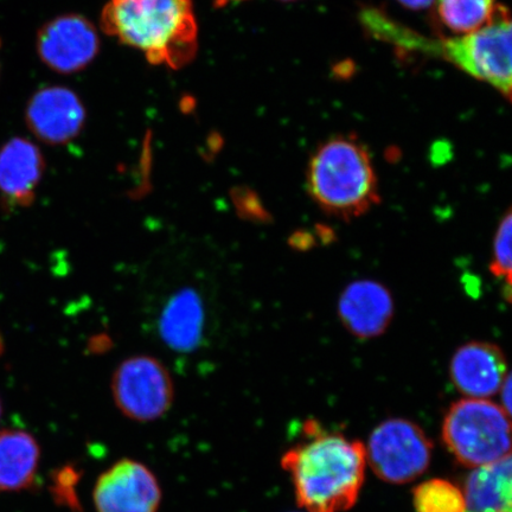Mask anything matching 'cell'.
Returning <instances> with one entry per match:
<instances>
[{"instance_id": "6da1fadb", "label": "cell", "mask_w": 512, "mask_h": 512, "mask_svg": "<svg viewBox=\"0 0 512 512\" xmlns=\"http://www.w3.org/2000/svg\"><path fill=\"white\" fill-rule=\"evenodd\" d=\"M306 439L288 450L281 466L290 473L300 508L306 512H344L357 502L366 478V446L322 430L315 420L304 426Z\"/></svg>"}, {"instance_id": "7a4b0ae2", "label": "cell", "mask_w": 512, "mask_h": 512, "mask_svg": "<svg viewBox=\"0 0 512 512\" xmlns=\"http://www.w3.org/2000/svg\"><path fill=\"white\" fill-rule=\"evenodd\" d=\"M102 29L152 64L178 69L196 56L198 27L191 0H110Z\"/></svg>"}, {"instance_id": "3957f363", "label": "cell", "mask_w": 512, "mask_h": 512, "mask_svg": "<svg viewBox=\"0 0 512 512\" xmlns=\"http://www.w3.org/2000/svg\"><path fill=\"white\" fill-rule=\"evenodd\" d=\"M306 189L324 213L351 221L381 201L373 160L363 144L335 137L320 145L306 170Z\"/></svg>"}, {"instance_id": "277c9868", "label": "cell", "mask_w": 512, "mask_h": 512, "mask_svg": "<svg viewBox=\"0 0 512 512\" xmlns=\"http://www.w3.org/2000/svg\"><path fill=\"white\" fill-rule=\"evenodd\" d=\"M407 48L437 51L472 78L489 83L510 98L511 19L502 5H498L491 21L476 31L438 43L409 36Z\"/></svg>"}, {"instance_id": "5b68a950", "label": "cell", "mask_w": 512, "mask_h": 512, "mask_svg": "<svg viewBox=\"0 0 512 512\" xmlns=\"http://www.w3.org/2000/svg\"><path fill=\"white\" fill-rule=\"evenodd\" d=\"M510 415L486 399L454 402L445 415L443 440L460 465L476 469L510 456Z\"/></svg>"}, {"instance_id": "8992f818", "label": "cell", "mask_w": 512, "mask_h": 512, "mask_svg": "<svg viewBox=\"0 0 512 512\" xmlns=\"http://www.w3.org/2000/svg\"><path fill=\"white\" fill-rule=\"evenodd\" d=\"M432 441L421 427L406 419H389L377 426L366 448L371 470L383 482L402 485L427 471Z\"/></svg>"}, {"instance_id": "52a82bcc", "label": "cell", "mask_w": 512, "mask_h": 512, "mask_svg": "<svg viewBox=\"0 0 512 512\" xmlns=\"http://www.w3.org/2000/svg\"><path fill=\"white\" fill-rule=\"evenodd\" d=\"M111 389L115 406L137 422L162 418L175 400V384L168 368L146 355L121 362L114 371Z\"/></svg>"}, {"instance_id": "ba28073f", "label": "cell", "mask_w": 512, "mask_h": 512, "mask_svg": "<svg viewBox=\"0 0 512 512\" xmlns=\"http://www.w3.org/2000/svg\"><path fill=\"white\" fill-rule=\"evenodd\" d=\"M93 501L98 512H157L162 489L149 467L121 459L96 480Z\"/></svg>"}, {"instance_id": "9c48e42d", "label": "cell", "mask_w": 512, "mask_h": 512, "mask_svg": "<svg viewBox=\"0 0 512 512\" xmlns=\"http://www.w3.org/2000/svg\"><path fill=\"white\" fill-rule=\"evenodd\" d=\"M99 48L93 25L79 15L57 17L38 32V55L57 73L80 72L95 59Z\"/></svg>"}, {"instance_id": "30bf717a", "label": "cell", "mask_w": 512, "mask_h": 512, "mask_svg": "<svg viewBox=\"0 0 512 512\" xmlns=\"http://www.w3.org/2000/svg\"><path fill=\"white\" fill-rule=\"evenodd\" d=\"M27 124L42 142L67 144L79 136L86 121V110L78 95L66 87L42 88L29 101Z\"/></svg>"}, {"instance_id": "8fae6325", "label": "cell", "mask_w": 512, "mask_h": 512, "mask_svg": "<svg viewBox=\"0 0 512 512\" xmlns=\"http://www.w3.org/2000/svg\"><path fill=\"white\" fill-rule=\"evenodd\" d=\"M337 311L345 329L361 339L380 337L394 318L392 292L379 281L363 279L344 288Z\"/></svg>"}, {"instance_id": "7c38bea8", "label": "cell", "mask_w": 512, "mask_h": 512, "mask_svg": "<svg viewBox=\"0 0 512 512\" xmlns=\"http://www.w3.org/2000/svg\"><path fill=\"white\" fill-rule=\"evenodd\" d=\"M509 375L507 357L496 344L470 342L458 348L450 363L451 380L471 399L496 395Z\"/></svg>"}, {"instance_id": "4fadbf2b", "label": "cell", "mask_w": 512, "mask_h": 512, "mask_svg": "<svg viewBox=\"0 0 512 512\" xmlns=\"http://www.w3.org/2000/svg\"><path fill=\"white\" fill-rule=\"evenodd\" d=\"M46 163L40 149L15 138L0 150V194L12 207H29L35 200Z\"/></svg>"}, {"instance_id": "5bb4252c", "label": "cell", "mask_w": 512, "mask_h": 512, "mask_svg": "<svg viewBox=\"0 0 512 512\" xmlns=\"http://www.w3.org/2000/svg\"><path fill=\"white\" fill-rule=\"evenodd\" d=\"M206 311L194 288H183L164 306L159 331L163 342L177 352L195 351L203 339Z\"/></svg>"}, {"instance_id": "9a60e30c", "label": "cell", "mask_w": 512, "mask_h": 512, "mask_svg": "<svg viewBox=\"0 0 512 512\" xmlns=\"http://www.w3.org/2000/svg\"><path fill=\"white\" fill-rule=\"evenodd\" d=\"M511 454L479 466L465 483V512H511Z\"/></svg>"}, {"instance_id": "2e32d148", "label": "cell", "mask_w": 512, "mask_h": 512, "mask_svg": "<svg viewBox=\"0 0 512 512\" xmlns=\"http://www.w3.org/2000/svg\"><path fill=\"white\" fill-rule=\"evenodd\" d=\"M40 457V446L31 434L0 432V490L28 489L35 482Z\"/></svg>"}, {"instance_id": "e0dca14e", "label": "cell", "mask_w": 512, "mask_h": 512, "mask_svg": "<svg viewBox=\"0 0 512 512\" xmlns=\"http://www.w3.org/2000/svg\"><path fill=\"white\" fill-rule=\"evenodd\" d=\"M497 8L496 0H438L440 21L458 35L484 27Z\"/></svg>"}, {"instance_id": "ac0fdd59", "label": "cell", "mask_w": 512, "mask_h": 512, "mask_svg": "<svg viewBox=\"0 0 512 512\" xmlns=\"http://www.w3.org/2000/svg\"><path fill=\"white\" fill-rule=\"evenodd\" d=\"M415 512H465L463 491L446 479H431L413 490Z\"/></svg>"}, {"instance_id": "d6986e66", "label": "cell", "mask_w": 512, "mask_h": 512, "mask_svg": "<svg viewBox=\"0 0 512 512\" xmlns=\"http://www.w3.org/2000/svg\"><path fill=\"white\" fill-rule=\"evenodd\" d=\"M511 210L499 222L492 248L490 271L495 278L501 279L511 285Z\"/></svg>"}, {"instance_id": "ffe728a7", "label": "cell", "mask_w": 512, "mask_h": 512, "mask_svg": "<svg viewBox=\"0 0 512 512\" xmlns=\"http://www.w3.org/2000/svg\"><path fill=\"white\" fill-rule=\"evenodd\" d=\"M80 476V472L73 465L64 466L56 471L50 490L57 504L64 505L72 511H80L78 492H76Z\"/></svg>"}, {"instance_id": "44dd1931", "label": "cell", "mask_w": 512, "mask_h": 512, "mask_svg": "<svg viewBox=\"0 0 512 512\" xmlns=\"http://www.w3.org/2000/svg\"><path fill=\"white\" fill-rule=\"evenodd\" d=\"M499 392L502 394L503 409L509 415L511 413V376L510 374L505 379Z\"/></svg>"}, {"instance_id": "7402d4cb", "label": "cell", "mask_w": 512, "mask_h": 512, "mask_svg": "<svg viewBox=\"0 0 512 512\" xmlns=\"http://www.w3.org/2000/svg\"><path fill=\"white\" fill-rule=\"evenodd\" d=\"M399 2L409 9L422 10L428 8L434 0H399Z\"/></svg>"}, {"instance_id": "603a6c76", "label": "cell", "mask_w": 512, "mask_h": 512, "mask_svg": "<svg viewBox=\"0 0 512 512\" xmlns=\"http://www.w3.org/2000/svg\"><path fill=\"white\" fill-rule=\"evenodd\" d=\"M0 352H2V341H0Z\"/></svg>"}, {"instance_id": "cb8c5ba5", "label": "cell", "mask_w": 512, "mask_h": 512, "mask_svg": "<svg viewBox=\"0 0 512 512\" xmlns=\"http://www.w3.org/2000/svg\"><path fill=\"white\" fill-rule=\"evenodd\" d=\"M0 412H2V408H0Z\"/></svg>"}]
</instances>
